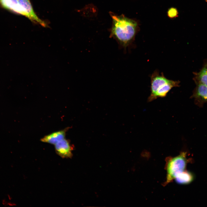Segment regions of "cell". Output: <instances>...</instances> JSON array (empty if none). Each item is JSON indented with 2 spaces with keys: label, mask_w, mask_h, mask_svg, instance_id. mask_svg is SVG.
I'll return each instance as SVG.
<instances>
[{
  "label": "cell",
  "mask_w": 207,
  "mask_h": 207,
  "mask_svg": "<svg viewBox=\"0 0 207 207\" xmlns=\"http://www.w3.org/2000/svg\"><path fill=\"white\" fill-rule=\"evenodd\" d=\"M194 74L193 80L195 84H201L207 86V61L204 62L200 71Z\"/></svg>",
  "instance_id": "obj_10"
},
{
  "label": "cell",
  "mask_w": 207,
  "mask_h": 207,
  "mask_svg": "<svg viewBox=\"0 0 207 207\" xmlns=\"http://www.w3.org/2000/svg\"><path fill=\"white\" fill-rule=\"evenodd\" d=\"M179 81L168 79L163 73L156 70L151 76V92L147 101L150 102L158 97H164L173 88L179 87Z\"/></svg>",
  "instance_id": "obj_2"
},
{
  "label": "cell",
  "mask_w": 207,
  "mask_h": 207,
  "mask_svg": "<svg viewBox=\"0 0 207 207\" xmlns=\"http://www.w3.org/2000/svg\"><path fill=\"white\" fill-rule=\"evenodd\" d=\"M186 154V152H183L177 156L168 159L166 164L165 184L172 182L178 174L185 170L188 161Z\"/></svg>",
  "instance_id": "obj_3"
},
{
  "label": "cell",
  "mask_w": 207,
  "mask_h": 207,
  "mask_svg": "<svg viewBox=\"0 0 207 207\" xmlns=\"http://www.w3.org/2000/svg\"><path fill=\"white\" fill-rule=\"evenodd\" d=\"M178 14L177 9L174 7L170 8L167 12L168 16L170 18L177 17L178 16Z\"/></svg>",
  "instance_id": "obj_11"
},
{
  "label": "cell",
  "mask_w": 207,
  "mask_h": 207,
  "mask_svg": "<svg viewBox=\"0 0 207 207\" xmlns=\"http://www.w3.org/2000/svg\"><path fill=\"white\" fill-rule=\"evenodd\" d=\"M68 128L55 132L45 136L40 140L42 142L55 145L58 142L65 138L66 134Z\"/></svg>",
  "instance_id": "obj_8"
},
{
  "label": "cell",
  "mask_w": 207,
  "mask_h": 207,
  "mask_svg": "<svg viewBox=\"0 0 207 207\" xmlns=\"http://www.w3.org/2000/svg\"><path fill=\"white\" fill-rule=\"evenodd\" d=\"M112 25L110 36L116 39L124 47L128 46L136 34L137 23L135 20L122 15L111 14Z\"/></svg>",
  "instance_id": "obj_1"
},
{
  "label": "cell",
  "mask_w": 207,
  "mask_h": 207,
  "mask_svg": "<svg viewBox=\"0 0 207 207\" xmlns=\"http://www.w3.org/2000/svg\"><path fill=\"white\" fill-rule=\"evenodd\" d=\"M0 2L4 8L25 16H28L25 9L20 4L18 0H0Z\"/></svg>",
  "instance_id": "obj_6"
},
{
  "label": "cell",
  "mask_w": 207,
  "mask_h": 207,
  "mask_svg": "<svg viewBox=\"0 0 207 207\" xmlns=\"http://www.w3.org/2000/svg\"><path fill=\"white\" fill-rule=\"evenodd\" d=\"M7 202L5 200H3L2 201V204L3 205H6Z\"/></svg>",
  "instance_id": "obj_13"
},
{
  "label": "cell",
  "mask_w": 207,
  "mask_h": 207,
  "mask_svg": "<svg viewBox=\"0 0 207 207\" xmlns=\"http://www.w3.org/2000/svg\"><path fill=\"white\" fill-rule=\"evenodd\" d=\"M6 205L9 206H13L15 205L16 204L14 203L11 202H8L7 203V202Z\"/></svg>",
  "instance_id": "obj_12"
},
{
  "label": "cell",
  "mask_w": 207,
  "mask_h": 207,
  "mask_svg": "<svg viewBox=\"0 0 207 207\" xmlns=\"http://www.w3.org/2000/svg\"><path fill=\"white\" fill-rule=\"evenodd\" d=\"M20 4L25 9L27 12L29 18L31 21L46 27L47 25L44 21L40 19L34 13L30 0H18Z\"/></svg>",
  "instance_id": "obj_7"
},
{
  "label": "cell",
  "mask_w": 207,
  "mask_h": 207,
  "mask_svg": "<svg viewBox=\"0 0 207 207\" xmlns=\"http://www.w3.org/2000/svg\"><path fill=\"white\" fill-rule=\"evenodd\" d=\"M205 1H206V2H207V0H205Z\"/></svg>",
  "instance_id": "obj_14"
},
{
  "label": "cell",
  "mask_w": 207,
  "mask_h": 207,
  "mask_svg": "<svg viewBox=\"0 0 207 207\" xmlns=\"http://www.w3.org/2000/svg\"><path fill=\"white\" fill-rule=\"evenodd\" d=\"M194 90L191 98L194 99L195 103L200 107H202L207 102V86L197 83Z\"/></svg>",
  "instance_id": "obj_5"
},
{
  "label": "cell",
  "mask_w": 207,
  "mask_h": 207,
  "mask_svg": "<svg viewBox=\"0 0 207 207\" xmlns=\"http://www.w3.org/2000/svg\"><path fill=\"white\" fill-rule=\"evenodd\" d=\"M55 151L57 154L63 158H70L72 156V152L73 147L69 140L65 138L55 145Z\"/></svg>",
  "instance_id": "obj_4"
},
{
  "label": "cell",
  "mask_w": 207,
  "mask_h": 207,
  "mask_svg": "<svg viewBox=\"0 0 207 207\" xmlns=\"http://www.w3.org/2000/svg\"><path fill=\"white\" fill-rule=\"evenodd\" d=\"M194 178V175L193 173L185 170L178 174L174 180L178 184L186 185L192 182Z\"/></svg>",
  "instance_id": "obj_9"
}]
</instances>
